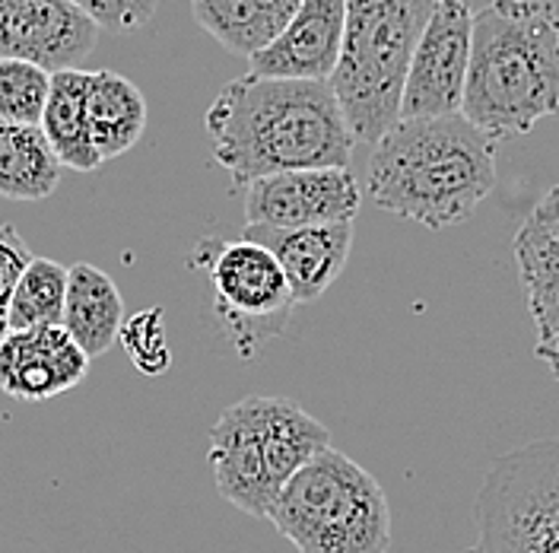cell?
Segmentation results:
<instances>
[{
  "label": "cell",
  "mask_w": 559,
  "mask_h": 553,
  "mask_svg": "<svg viewBox=\"0 0 559 553\" xmlns=\"http://www.w3.org/2000/svg\"><path fill=\"white\" fill-rule=\"evenodd\" d=\"M213 160L236 188L286 169L349 166L356 138L328 80L245 73L204 115Z\"/></svg>",
  "instance_id": "cell-1"
},
{
  "label": "cell",
  "mask_w": 559,
  "mask_h": 553,
  "mask_svg": "<svg viewBox=\"0 0 559 553\" xmlns=\"http://www.w3.org/2000/svg\"><path fill=\"white\" fill-rule=\"evenodd\" d=\"M496 153L499 140L461 111L397 118L372 146L366 191L401 220L449 230L496 188Z\"/></svg>",
  "instance_id": "cell-2"
},
{
  "label": "cell",
  "mask_w": 559,
  "mask_h": 553,
  "mask_svg": "<svg viewBox=\"0 0 559 553\" xmlns=\"http://www.w3.org/2000/svg\"><path fill=\"white\" fill-rule=\"evenodd\" d=\"M461 115L496 140L559 115V10L550 0H489L474 13Z\"/></svg>",
  "instance_id": "cell-3"
},
{
  "label": "cell",
  "mask_w": 559,
  "mask_h": 553,
  "mask_svg": "<svg viewBox=\"0 0 559 553\" xmlns=\"http://www.w3.org/2000/svg\"><path fill=\"white\" fill-rule=\"evenodd\" d=\"M328 446V426L296 401L248 395L216 416L207 461L216 493L229 506L251 519H267L283 484Z\"/></svg>",
  "instance_id": "cell-4"
},
{
  "label": "cell",
  "mask_w": 559,
  "mask_h": 553,
  "mask_svg": "<svg viewBox=\"0 0 559 553\" xmlns=\"http://www.w3.org/2000/svg\"><path fill=\"white\" fill-rule=\"evenodd\" d=\"M439 0H344V42L331 90L353 138L376 143L401 118L419 33Z\"/></svg>",
  "instance_id": "cell-5"
},
{
  "label": "cell",
  "mask_w": 559,
  "mask_h": 553,
  "mask_svg": "<svg viewBox=\"0 0 559 553\" xmlns=\"http://www.w3.org/2000/svg\"><path fill=\"white\" fill-rule=\"evenodd\" d=\"M267 519L299 553L391 548V506L382 484L334 446L312 455L283 484Z\"/></svg>",
  "instance_id": "cell-6"
},
{
  "label": "cell",
  "mask_w": 559,
  "mask_h": 553,
  "mask_svg": "<svg viewBox=\"0 0 559 553\" xmlns=\"http://www.w3.org/2000/svg\"><path fill=\"white\" fill-rule=\"evenodd\" d=\"M471 553H559V436L499 455L474 496Z\"/></svg>",
  "instance_id": "cell-7"
},
{
  "label": "cell",
  "mask_w": 559,
  "mask_h": 553,
  "mask_svg": "<svg viewBox=\"0 0 559 553\" xmlns=\"http://www.w3.org/2000/svg\"><path fill=\"white\" fill-rule=\"evenodd\" d=\"M188 261L194 271H207L216 325L242 360H254L289 328L296 299L277 258L261 243L207 236Z\"/></svg>",
  "instance_id": "cell-8"
},
{
  "label": "cell",
  "mask_w": 559,
  "mask_h": 553,
  "mask_svg": "<svg viewBox=\"0 0 559 553\" xmlns=\"http://www.w3.org/2000/svg\"><path fill=\"white\" fill-rule=\"evenodd\" d=\"M474 10L467 0H439L419 33L401 93V118L461 111L471 64Z\"/></svg>",
  "instance_id": "cell-9"
},
{
  "label": "cell",
  "mask_w": 559,
  "mask_h": 553,
  "mask_svg": "<svg viewBox=\"0 0 559 553\" xmlns=\"http://www.w3.org/2000/svg\"><path fill=\"white\" fill-rule=\"evenodd\" d=\"M245 226H314L353 220L362 204V188L349 166L286 169L245 185Z\"/></svg>",
  "instance_id": "cell-10"
},
{
  "label": "cell",
  "mask_w": 559,
  "mask_h": 553,
  "mask_svg": "<svg viewBox=\"0 0 559 553\" xmlns=\"http://www.w3.org/2000/svg\"><path fill=\"white\" fill-rule=\"evenodd\" d=\"M99 23L70 0H0V58L45 70L80 68L99 42Z\"/></svg>",
  "instance_id": "cell-11"
},
{
  "label": "cell",
  "mask_w": 559,
  "mask_h": 553,
  "mask_svg": "<svg viewBox=\"0 0 559 553\" xmlns=\"http://www.w3.org/2000/svg\"><path fill=\"white\" fill-rule=\"evenodd\" d=\"M90 376V356L64 325L16 328L0 338V391L16 401H51Z\"/></svg>",
  "instance_id": "cell-12"
},
{
  "label": "cell",
  "mask_w": 559,
  "mask_h": 553,
  "mask_svg": "<svg viewBox=\"0 0 559 553\" xmlns=\"http://www.w3.org/2000/svg\"><path fill=\"white\" fill-rule=\"evenodd\" d=\"M245 239L261 243L286 276L296 306L321 299L334 280L344 274L353 248V220L341 223H314V226H245Z\"/></svg>",
  "instance_id": "cell-13"
},
{
  "label": "cell",
  "mask_w": 559,
  "mask_h": 553,
  "mask_svg": "<svg viewBox=\"0 0 559 553\" xmlns=\"http://www.w3.org/2000/svg\"><path fill=\"white\" fill-rule=\"evenodd\" d=\"M344 42V0H299L283 33L251 55V70L261 77L331 80Z\"/></svg>",
  "instance_id": "cell-14"
},
{
  "label": "cell",
  "mask_w": 559,
  "mask_h": 553,
  "mask_svg": "<svg viewBox=\"0 0 559 553\" xmlns=\"http://www.w3.org/2000/svg\"><path fill=\"white\" fill-rule=\"evenodd\" d=\"M61 325L90 360L108 353V346L118 344V331L124 325V299L118 293V283L86 261L68 268Z\"/></svg>",
  "instance_id": "cell-15"
},
{
  "label": "cell",
  "mask_w": 559,
  "mask_h": 553,
  "mask_svg": "<svg viewBox=\"0 0 559 553\" xmlns=\"http://www.w3.org/2000/svg\"><path fill=\"white\" fill-rule=\"evenodd\" d=\"M86 125L99 160H118L134 150L146 131V99L128 77L115 70H90Z\"/></svg>",
  "instance_id": "cell-16"
},
{
  "label": "cell",
  "mask_w": 559,
  "mask_h": 553,
  "mask_svg": "<svg viewBox=\"0 0 559 553\" xmlns=\"http://www.w3.org/2000/svg\"><path fill=\"white\" fill-rule=\"evenodd\" d=\"M299 0H191L198 26L229 55L251 58L293 20Z\"/></svg>",
  "instance_id": "cell-17"
},
{
  "label": "cell",
  "mask_w": 559,
  "mask_h": 553,
  "mask_svg": "<svg viewBox=\"0 0 559 553\" xmlns=\"http://www.w3.org/2000/svg\"><path fill=\"white\" fill-rule=\"evenodd\" d=\"M86 83H90V70H55L48 99L38 118V128L51 143L58 163L73 173H93L103 166L86 125Z\"/></svg>",
  "instance_id": "cell-18"
},
{
  "label": "cell",
  "mask_w": 559,
  "mask_h": 553,
  "mask_svg": "<svg viewBox=\"0 0 559 553\" xmlns=\"http://www.w3.org/2000/svg\"><path fill=\"white\" fill-rule=\"evenodd\" d=\"M61 181V163L38 125L0 118V198L45 201Z\"/></svg>",
  "instance_id": "cell-19"
},
{
  "label": "cell",
  "mask_w": 559,
  "mask_h": 553,
  "mask_svg": "<svg viewBox=\"0 0 559 553\" xmlns=\"http://www.w3.org/2000/svg\"><path fill=\"white\" fill-rule=\"evenodd\" d=\"M68 293V268L51 258H29L7 306V331L61 325Z\"/></svg>",
  "instance_id": "cell-20"
},
{
  "label": "cell",
  "mask_w": 559,
  "mask_h": 553,
  "mask_svg": "<svg viewBox=\"0 0 559 553\" xmlns=\"http://www.w3.org/2000/svg\"><path fill=\"white\" fill-rule=\"evenodd\" d=\"M515 264L522 286H540L559 280V185L550 188L537 208L524 216L522 230L515 236Z\"/></svg>",
  "instance_id": "cell-21"
},
{
  "label": "cell",
  "mask_w": 559,
  "mask_h": 553,
  "mask_svg": "<svg viewBox=\"0 0 559 553\" xmlns=\"http://www.w3.org/2000/svg\"><path fill=\"white\" fill-rule=\"evenodd\" d=\"M48 86H51V70L20 58H0V118L38 125L48 99Z\"/></svg>",
  "instance_id": "cell-22"
},
{
  "label": "cell",
  "mask_w": 559,
  "mask_h": 553,
  "mask_svg": "<svg viewBox=\"0 0 559 553\" xmlns=\"http://www.w3.org/2000/svg\"><path fill=\"white\" fill-rule=\"evenodd\" d=\"M118 344L124 346L128 360L143 376H166L173 366V350L166 338V315L163 309H143L138 315H124L118 331Z\"/></svg>",
  "instance_id": "cell-23"
},
{
  "label": "cell",
  "mask_w": 559,
  "mask_h": 553,
  "mask_svg": "<svg viewBox=\"0 0 559 553\" xmlns=\"http://www.w3.org/2000/svg\"><path fill=\"white\" fill-rule=\"evenodd\" d=\"M524 303L537 328V360L550 369V376L559 381V280L540 283L524 290Z\"/></svg>",
  "instance_id": "cell-24"
},
{
  "label": "cell",
  "mask_w": 559,
  "mask_h": 553,
  "mask_svg": "<svg viewBox=\"0 0 559 553\" xmlns=\"http://www.w3.org/2000/svg\"><path fill=\"white\" fill-rule=\"evenodd\" d=\"M70 3H76L86 16H93L99 30L131 33L153 20L159 0H70Z\"/></svg>",
  "instance_id": "cell-25"
},
{
  "label": "cell",
  "mask_w": 559,
  "mask_h": 553,
  "mask_svg": "<svg viewBox=\"0 0 559 553\" xmlns=\"http://www.w3.org/2000/svg\"><path fill=\"white\" fill-rule=\"evenodd\" d=\"M29 248L23 243V236L0 223V338L7 334V306H10V296H13V286L23 274L26 261H29Z\"/></svg>",
  "instance_id": "cell-26"
}]
</instances>
